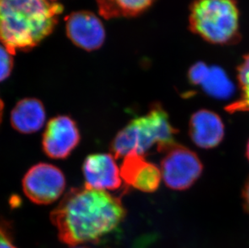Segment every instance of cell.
<instances>
[{
    "label": "cell",
    "instance_id": "6da1fadb",
    "mask_svg": "<svg viewBox=\"0 0 249 248\" xmlns=\"http://www.w3.org/2000/svg\"><path fill=\"white\" fill-rule=\"evenodd\" d=\"M125 216L120 197L84 186L70 190L50 217L60 240L73 248L99 243L119 227Z\"/></svg>",
    "mask_w": 249,
    "mask_h": 248
},
{
    "label": "cell",
    "instance_id": "7a4b0ae2",
    "mask_svg": "<svg viewBox=\"0 0 249 248\" xmlns=\"http://www.w3.org/2000/svg\"><path fill=\"white\" fill-rule=\"evenodd\" d=\"M63 7L49 0H0V42L12 55L51 34Z\"/></svg>",
    "mask_w": 249,
    "mask_h": 248
},
{
    "label": "cell",
    "instance_id": "3957f363",
    "mask_svg": "<svg viewBox=\"0 0 249 248\" xmlns=\"http://www.w3.org/2000/svg\"><path fill=\"white\" fill-rule=\"evenodd\" d=\"M178 131L162 106L154 103L146 115L132 120L116 135L111 143V152L115 158L143 156L157 145L158 152H165L176 143L174 135Z\"/></svg>",
    "mask_w": 249,
    "mask_h": 248
},
{
    "label": "cell",
    "instance_id": "277c9868",
    "mask_svg": "<svg viewBox=\"0 0 249 248\" xmlns=\"http://www.w3.org/2000/svg\"><path fill=\"white\" fill-rule=\"evenodd\" d=\"M190 29L207 42L234 45L240 40V11L235 0H194Z\"/></svg>",
    "mask_w": 249,
    "mask_h": 248
},
{
    "label": "cell",
    "instance_id": "5b68a950",
    "mask_svg": "<svg viewBox=\"0 0 249 248\" xmlns=\"http://www.w3.org/2000/svg\"><path fill=\"white\" fill-rule=\"evenodd\" d=\"M161 160V176L167 187L174 190L191 188L202 175L203 166L197 154L178 143L165 151Z\"/></svg>",
    "mask_w": 249,
    "mask_h": 248
},
{
    "label": "cell",
    "instance_id": "8992f818",
    "mask_svg": "<svg viewBox=\"0 0 249 248\" xmlns=\"http://www.w3.org/2000/svg\"><path fill=\"white\" fill-rule=\"evenodd\" d=\"M66 188L62 172L52 164L40 163L32 167L23 180L27 197L34 203L48 205L60 197Z\"/></svg>",
    "mask_w": 249,
    "mask_h": 248
},
{
    "label": "cell",
    "instance_id": "52a82bcc",
    "mask_svg": "<svg viewBox=\"0 0 249 248\" xmlns=\"http://www.w3.org/2000/svg\"><path fill=\"white\" fill-rule=\"evenodd\" d=\"M80 134L71 118L61 115L48 123L43 135L44 152L53 159H65L78 146Z\"/></svg>",
    "mask_w": 249,
    "mask_h": 248
},
{
    "label": "cell",
    "instance_id": "ba28073f",
    "mask_svg": "<svg viewBox=\"0 0 249 248\" xmlns=\"http://www.w3.org/2000/svg\"><path fill=\"white\" fill-rule=\"evenodd\" d=\"M66 32L71 41L87 51L98 50L105 40L101 20L87 11L73 12L66 19Z\"/></svg>",
    "mask_w": 249,
    "mask_h": 248
},
{
    "label": "cell",
    "instance_id": "9c48e42d",
    "mask_svg": "<svg viewBox=\"0 0 249 248\" xmlns=\"http://www.w3.org/2000/svg\"><path fill=\"white\" fill-rule=\"evenodd\" d=\"M86 185L94 190H114L122 185L120 170L115 162V157L111 154L99 153L90 155L83 164Z\"/></svg>",
    "mask_w": 249,
    "mask_h": 248
},
{
    "label": "cell",
    "instance_id": "30bf717a",
    "mask_svg": "<svg viewBox=\"0 0 249 248\" xmlns=\"http://www.w3.org/2000/svg\"><path fill=\"white\" fill-rule=\"evenodd\" d=\"M120 176L128 186L145 193L158 190L162 177L157 165L140 155H129L124 158Z\"/></svg>",
    "mask_w": 249,
    "mask_h": 248
},
{
    "label": "cell",
    "instance_id": "8fae6325",
    "mask_svg": "<svg viewBox=\"0 0 249 248\" xmlns=\"http://www.w3.org/2000/svg\"><path fill=\"white\" fill-rule=\"evenodd\" d=\"M190 136L194 143L202 148H213L224 137V124L216 113L200 110L191 116Z\"/></svg>",
    "mask_w": 249,
    "mask_h": 248
},
{
    "label": "cell",
    "instance_id": "7c38bea8",
    "mask_svg": "<svg viewBox=\"0 0 249 248\" xmlns=\"http://www.w3.org/2000/svg\"><path fill=\"white\" fill-rule=\"evenodd\" d=\"M45 108L40 100L24 99L19 101L11 114V123L14 129L24 134L39 131L45 124Z\"/></svg>",
    "mask_w": 249,
    "mask_h": 248
},
{
    "label": "cell",
    "instance_id": "4fadbf2b",
    "mask_svg": "<svg viewBox=\"0 0 249 248\" xmlns=\"http://www.w3.org/2000/svg\"><path fill=\"white\" fill-rule=\"evenodd\" d=\"M156 0H96L99 13L105 19L133 17L145 12Z\"/></svg>",
    "mask_w": 249,
    "mask_h": 248
},
{
    "label": "cell",
    "instance_id": "5bb4252c",
    "mask_svg": "<svg viewBox=\"0 0 249 248\" xmlns=\"http://www.w3.org/2000/svg\"><path fill=\"white\" fill-rule=\"evenodd\" d=\"M200 85L205 93L214 99H229L234 92L231 82L221 69L217 67H208Z\"/></svg>",
    "mask_w": 249,
    "mask_h": 248
},
{
    "label": "cell",
    "instance_id": "9a60e30c",
    "mask_svg": "<svg viewBox=\"0 0 249 248\" xmlns=\"http://www.w3.org/2000/svg\"><path fill=\"white\" fill-rule=\"evenodd\" d=\"M237 78L241 96L226 106L225 110L231 114L249 111V53L244 56V61L238 66Z\"/></svg>",
    "mask_w": 249,
    "mask_h": 248
},
{
    "label": "cell",
    "instance_id": "2e32d148",
    "mask_svg": "<svg viewBox=\"0 0 249 248\" xmlns=\"http://www.w3.org/2000/svg\"><path fill=\"white\" fill-rule=\"evenodd\" d=\"M13 68L12 55L6 50V48L0 45V82L7 79L11 74Z\"/></svg>",
    "mask_w": 249,
    "mask_h": 248
},
{
    "label": "cell",
    "instance_id": "e0dca14e",
    "mask_svg": "<svg viewBox=\"0 0 249 248\" xmlns=\"http://www.w3.org/2000/svg\"><path fill=\"white\" fill-rule=\"evenodd\" d=\"M0 248H17L13 244L8 227L2 223H0Z\"/></svg>",
    "mask_w": 249,
    "mask_h": 248
},
{
    "label": "cell",
    "instance_id": "ac0fdd59",
    "mask_svg": "<svg viewBox=\"0 0 249 248\" xmlns=\"http://www.w3.org/2000/svg\"><path fill=\"white\" fill-rule=\"evenodd\" d=\"M243 198H244L245 211L249 213V179L245 184V188L243 190Z\"/></svg>",
    "mask_w": 249,
    "mask_h": 248
},
{
    "label": "cell",
    "instance_id": "d6986e66",
    "mask_svg": "<svg viewBox=\"0 0 249 248\" xmlns=\"http://www.w3.org/2000/svg\"><path fill=\"white\" fill-rule=\"evenodd\" d=\"M2 113H3V103H2V100L0 99V124H1V122H2Z\"/></svg>",
    "mask_w": 249,
    "mask_h": 248
},
{
    "label": "cell",
    "instance_id": "ffe728a7",
    "mask_svg": "<svg viewBox=\"0 0 249 248\" xmlns=\"http://www.w3.org/2000/svg\"><path fill=\"white\" fill-rule=\"evenodd\" d=\"M246 155H247L248 159L249 160V141L247 145V152H246Z\"/></svg>",
    "mask_w": 249,
    "mask_h": 248
},
{
    "label": "cell",
    "instance_id": "44dd1931",
    "mask_svg": "<svg viewBox=\"0 0 249 248\" xmlns=\"http://www.w3.org/2000/svg\"><path fill=\"white\" fill-rule=\"evenodd\" d=\"M73 248H88L87 247H73Z\"/></svg>",
    "mask_w": 249,
    "mask_h": 248
}]
</instances>
